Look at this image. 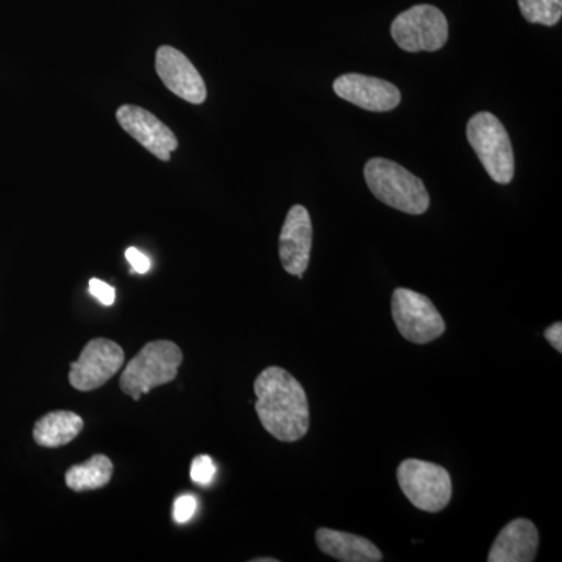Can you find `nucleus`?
I'll return each instance as SVG.
<instances>
[{"mask_svg": "<svg viewBox=\"0 0 562 562\" xmlns=\"http://www.w3.org/2000/svg\"><path fill=\"white\" fill-rule=\"evenodd\" d=\"M364 179L372 194L391 209L419 216L430 206L424 181L397 162L372 158L366 162Z\"/></svg>", "mask_w": 562, "mask_h": 562, "instance_id": "nucleus-2", "label": "nucleus"}, {"mask_svg": "<svg viewBox=\"0 0 562 562\" xmlns=\"http://www.w3.org/2000/svg\"><path fill=\"white\" fill-rule=\"evenodd\" d=\"M391 35L409 54L436 52L449 40V22L438 7L414 5L395 18Z\"/></svg>", "mask_w": 562, "mask_h": 562, "instance_id": "nucleus-6", "label": "nucleus"}, {"mask_svg": "<svg viewBox=\"0 0 562 562\" xmlns=\"http://www.w3.org/2000/svg\"><path fill=\"white\" fill-rule=\"evenodd\" d=\"M468 140L495 183L508 184L514 179L516 162L512 139L505 125L494 114L482 111L468 122Z\"/></svg>", "mask_w": 562, "mask_h": 562, "instance_id": "nucleus-4", "label": "nucleus"}, {"mask_svg": "<svg viewBox=\"0 0 562 562\" xmlns=\"http://www.w3.org/2000/svg\"><path fill=\"white\" fill-rule=\"evenodd\" d=\"M125 353L120 344L95 338L81 350L79 360L70 362L69 383L74 390L90 392L110 382L122 366Z\"/></svg>", "mask_w": 562, "mask_h": 562, "instance_id": "nucleus-8", "label": "nucleus"}, {"mask_svg": "<svg viewBox=\"0 0 562 562\" xmlns=\"http://www.w3.org/2000/svg\"><path fill=\"white\" fill-rule=\"evenodd\" d=\"M255 562H277V560H273V558H257V560H254Z\"/></svg>", "mask_w": 562, "mask_h": 562, "instance_id": "nucleus-23", "label": "nucleus"}, {"mask_svg": "<svg viewBox=\"0 0 562 562\" xmlns=\"http://www.w3.org/2000/svg\"><path fill=\"white\" fill-rule=\"evenodd\" d=\"M83 419L72 412H52L36 420L33 439L41 447L57 449L72 442L83 430Z\"/></svg>", "mask_w": 562, "mask_h": 562, "instance_id": "nucleus-15", "label": "nucleus"}, {"mask_svg": "<svg viewBox=\"0 0 562 562\" xmlns=\"http://www.w3.org/2000/svg\"><path fill=\"white\" fill-rule=\"evenodd\" d=\"M313 246V224L308 210L294 205L280 233V261L284 271L303 279L310 265Z\"/></svg>", "mask_w": 562, "mask_h": 562, "instance_id": "nucleus-11", "label": "nucleus"}, {"mask_svg": "<svg viewBox=\"0 0 562 562\" xmlns=\"http://www.w3.org/2000/svg\"><path fill=\"white\" fill-rule=\"evenodd\" d=\"M392 319L406 341L428 344L446 331V322L430 299L419 292L397 288L392 294Z\"/></svg>", "mask_w": 562, "mask_h": 562, "instance_id": "nucleus-7", "label": "nucleus"}, {"mask_svg": "<svg viewBox=\"0 0 562 562\" xmlns=\"http://www.w3.org/2000/svg\"><path fill=\"white\" fill-rule=\"evenodd\" d=\"M198 512V501L192 495H181L173 502V520L177 524H188Z\"/></svg>", "mask_w": 562, "mask_h": 562, "instance_id": "nucleus-19", "label": "nucleus"}, {"mask_svg": "<svg viewBox=\"0 0 562 562\" xmlns=\"http://www.w3.org/2000/svg\"><path fill=\"white\" fill-rule=\"evenodd\" d=\"M333 90L344 101L376 113L397 109L402 101L401 91L395 85L362 74H346L338 77L333 83Z\"/></svg>", "mask_w": 562, "mask_h": 562, "instance_id": "nucleus-12", "label": "nucleus"}, {"mask_svg": "<svg viewBox=\"0 0 562 562\" xmlns=\"http://www.w3.org/2000/svg\"><path fill=\"white\" fill-rule=\"evenodd\" d=\"M155 68L169 91L192 105L206 101V85L201 72L187 55L171 46H161L155 57Z\"/></svg>", "mask_w": 562, "mask_h": 562, "instance_id": "nucleus-10", "label": "nucleus"}, {"mask_svg": "<svg viewBox=\"0 0 562 562\" xmlns=\"http://www.w3.org/2000/svg\"><path fill=\"white\" fill-rule=\"evenodd\" d=\"M125 258L132 265V273H147L150 271V258L144 255L143 251L135 249V247H131V249L125 251Z\"/></svg>", "mask_w": 562, "mask_h": 562, "instance_id": "nucleus-21", "label": "nucleus"}, {"mask_svg": "<svg viewBox=\"0 0 562 562\" xmlns=\"http://www.w3.org/2000/svg\"><path fill=\"white\" fill-rule=\"evenodd\" d=\"M543 336H546L547 341L552 344V347L557 351H562V324L561 322H557L552 327L547 328L543 331Z\"/></svg>", "mask_w": 562, "mask_h": 562, "instance_id": "nucleus-22", "label": "nucleus"}, {"mask_svg": "<svg viewBox=\"0 0 562 562\" xmlns=\"http://www.w3.org/2000/svg\"><path fill=\"white\" fill-rule=\"evenodd\" d=\"M397 480L403 494L417 509L439 513L452 501V479L442 465L422 460H405Z\"/></svg>", "mask_w": 562, "mask_h": 562, "instance_id": "nucleus-5", "label": "nucleus"}, {"mask_svg": "<svg viewBox=\"0 0 562 562\" xmlns=\"http://www.w3.org/2000/svg\"><path fill=\"white\" fill-rule=\"evenodd\" d=\"M216 464L209 454H199L191 464V480L199 486H209L216 476Z\"/></svg>", "mask_w": 562, "mask_h": 562, "instance_id": "nucleus-18", "label": "nucleus"}, {"mask_svg": "<svg viewBox=\"0 0 562 562\" xmlns=\"http://www.w3.org/2000/svg\"><path fill=\"white\" fill-rule=\"evenodd\" d=\"M525 20L552 27L561 21L562 0H517Z\"/></svg>", "mask_w": 562, "mask_h": 562, "instance_id": "nucleus-17", "label": "nucleus"}, {"mask_svg": "<svg viewBox=\"0 0 562 562\" xmlns=\"http://www.w3.org/2000/svg\"><path fill=\"white\" fill-rule=\"evenodd\" d=\"M114 465L105 454H94L83 464L72 465L65 475L66 486L76 492L102 490L111 482Z\"/></svg>", "mask_w": 562, "mask_h": 562, "instance_id": "nucleus-16", "label": "nucleus"}, {"mask_svg": "<svg viewBox=\"0 0 562 562\" xmlns=\"http://www.w3.org/2000/svg\"><path fill=\"white\" fill-rule=\"evenodd\" d=\"M183 362L180 347L172 341H151L140 349L121 375V390L138 402L154 387L173 382Z\"/></svg>", "mask_w": 562, "mask_h": 562, "instance_id": "nucleus-3", "label": "nucleus"}, {"mask_svg": "<svg viewBox=\"0 0 562 562\" xmlns=\"http://www.w3.org/2000/svg\"><path fill=\"white\" fill-rule=\"evenodd\" d=\"M90 292L92 297L98 299L103 306H111L116 302V290H114L113 286H110L109 283H105V281L91 279Z\"/></svg>", "mask_w": 562, "mask_h": 562, "instance_id": "nucleus-20", "label": "nucleus"}, {"mask_svg": "<svg viewBox=\"0 0 562 562\" xmlns=\"http://www.w3.org/2000/svg\"><path fill=\"white\" fill-rule=\"evenodd\" d=\"M317 547L322 553L342 562H380L383 553L375 543L351 532L319 528L316 531Z\"/></svg>", "mask_w": 562, "mask_h": 562, "instance_id": "nucleus-14", "label": "nucleus"}, {"mask_svg": "<svg viewBox=\"0 0 562 562\" xmlns=\"http://www.w3.org/2000/svg\"><path fill=\"white\" fill-rule=\"evenodd\" d=\"M539 546V531L528 519H516L506 525L492 543L490 562H532Z\"/></svg>", "mask_w": 562, "mask_h": 562, "instance_id": "nucleus-13", "label": "nucleus"}, {"mask_svg": "<svg viewBox=\"0 0 562 562\" xmlns=\"http://www.w3.org/2000/svg\"><path fill=\"white\" fill-rule=\"evenodd\" d=\"M116 120L132 138L138 140L158 160H171V154L179 147V139L168 125L162 124L150 111L136 105H122Z\"/></svg>", "mask_w": 562, "mask_h": 562, "instance_id": "nucleus-9", "label": "nucleus"}, {"mask_svg": "<svg viewBox=\"0 0 562 562\" xmlns=\"http://www.w3.org/2000/svg\"><path fill=\"white\" fill-rule=\"evenodd\" d=\"M255 412L265 430L281 442L301 441L310 428V406L301 382L271 366L254 383Z\"/></svg>", "mask_w": 562, "mask_h": 562, "instance_id": "nucleus-1", "label": "nucleus"}]
</instances>
